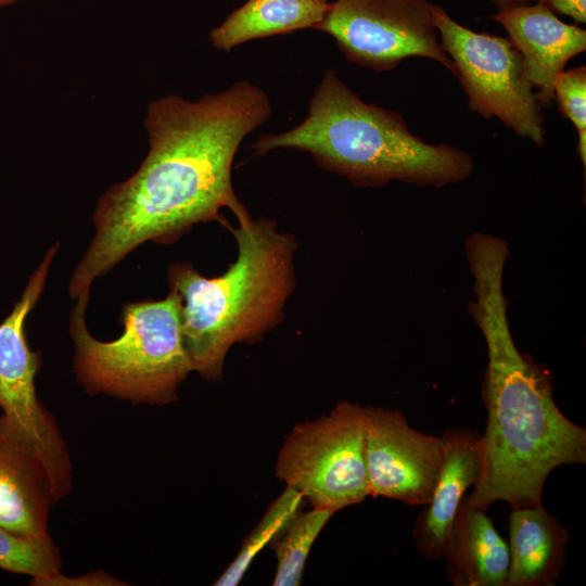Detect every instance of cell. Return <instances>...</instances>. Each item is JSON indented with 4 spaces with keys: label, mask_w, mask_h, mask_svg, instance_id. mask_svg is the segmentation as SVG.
I'll list each match as a JSON object with an SVG mask.
<instances>
[{
    "label": "cell",
    "mask_w": 586,
    "mask_h": 586,
    "mask_svg": "<svg viewBox=\"0 0 586 586\" xmlns=\"http://www.w3.org/2000/svg\"><path fill=\"white\" fill-rule=\"evenodd\" d=\"M271 113L266 91L246 80L196 101L168 95L151 102L144 119L148 155L98 203L95 235L68 285L76 304L86 307L92 282L140 244L173 242L199 222L225 224L220 209L239 201L234 156Z\"/></svg>",
    "instance_id": "cell-1"
},
{
    "label": "cell",
    "mask_w": 586,
    "mask_h": 586,
    "mask_svg": "<svg viewBox=\"0 0 586 586\" xmlns=\"http://www.w3.org/2000/svg\"><path fill=\"white\" fill-rule=\"evenodd\" d=\"M466 251L473 276L471 313L487 348L481 473L466 501L484 511L496 501L512 509L539 506L555 469L586 463V429L560 411L548 375L513 341L504 293L506 241L473 233Z\"/></svg>",
    "instance_id": "cell-2"
},
{
    "label": "cell",
    "mask_w": 586,
    "mask_h": 586,
    "mask_svg": "<svg viewBox=\"0 0 586 586\" xmlns=\"http://www.w3.org/2000/svg\"><path fill=\"white\" fill-rule=\"evenodd\" d=\"M251 149L254 155L277 149L307 152L320 168L362 188L393 180L443 187L473 170L468 152L423 141L398 112L366 102L331 67L316 87L305 119L290 130L259 137Z\"/></svg>",
    "instance_id": "cell-3"
},
{
    "label": "cell",
    "mask_w": 586,
    "mask_h": 586,
    "mask_svg": "<svg viewBox=\"0 0 586 586\" xmlns=\"http://www.w3.org/2000/svg\"><path fill=\"white\" fill-rule=\"evenodd\" d=\"M238 227L235 260L220 276L203 277L189 263L168 269V284L180 298L181 333L193 371L219 381L229 349L254 342L283 318L295 285L293 235L273 220L253 219L238 201L230 207Z\"/></svg>",
    "instance_id": "cell-4"
},
{
    "label": "cell",
    "mask_w": 586,
    "mask_h": 586,
    "mask_svg": "<svg viewBox=\"0 0 586 586\" xmlns=\"http://www.w3.org/2000/svg\"><path fill=\"white\" fill-rule=\"evenodd\" d=\"M180 298L170 290L158 301L123 305L124 330L116 340H97L87 329L86 309L74 306L69 333L74 372L89 394H106L135 404L164 405L193 371L180 322Z\"/></svg>",
    "instance_id": "cell-5"
},
{
    "label": "cell",
    "mask_w": 586,
    "mask_h": 586,
    "mask_svg": "<svg viewBox=\"0 0 586 586\" xmlns=\"http://www.w3.org/2000/svg\"><path fill=\"white\" fill-rule=\"evenodd\" d=\"M58 247L55 243L47 251L20 301L0 323V433L41 462L55 504L71 492L72 463L55 419L36 394L41 359L27 344L25 321L44 289Z\"/></svg>",
    "instance_id": "cell-6"
},
{
    "label": "cell",
    "mask_w": 586,
    "mask_h": 586,
    "mask_svg": "<svg viewBox=\"0 0 586 586\" xmlns=\"http://www.w3.org/2000/svg\"><path fill=\"white\" fill-rule=\"evenodd\" d=\"M364 448V407L342 400L328 415L296 424L284 437L276 476L313 507L337 512L370 496Z\"/></svg>",
    "instance_id": "cell-7"
},
{
    "label": "cell",
    "mask_w": 586,
    "mask_h": 586,
    "mask_svg": "<svg viewBox=\"0 0 586 586\" xmlns=\"http://www.w3.org/2000/svg\"><path fill=\"white\" fill-rule=\"evenodd\" d=\"M433 17L471 111L497 118L519 137L545 143L542 106L522 55L509 38L476 33L433 4Z\"/></svg>",
    "instance_id": "cell-8"
},
{
    "label": "cell",
    "mask_w": 586,
    "mask_h": 586,
    "mask_svg": "<svg viewBox=\"0 0 586 586\" xmlns=\"http://www.w3.org/2000/svg\"><path fill=\"white\" fill-rule=\"evenodd\" d=\"M318 30L330 35L345 59L361 67L387 72L418 56L455 75L429 0H336L330 2Z\"/></svg>",
    "instance_id": "cell-9"
},
{
    "label": "cell",
    "mask_w": 586,
    "mask_h": 586,
    "mask_svg": "<svg viewBox=\"0 0 586 586\" xmlns=\"http://www.w3.org/2000/svg\"><path fill=\"white\" fill-rule=\"evenodd\" d=\"M370 496L425 506L444 458V441L411 428L397 409L364 407Z\"/></svg>",
    "instance_id": "cell-10"
},
{
    "label": "cell",
    "mask_w": 586,
    "mask_h": 586,
    "mask_svg": "<svg viewBox=\"0 0 586 586\" xmlns=\"http://www.w3.org/2000/svg\"><path fill=\"white\" fill-rule=\"evenodd\" d=\"M493 20L507 30L522 55L540 106H550L556 78L570 60L586 50V30L564 23L536 2L499 10Z\"/></svg>",
    "instance_id": "cell-11"
},
{
    "label": "cell",
    "mask_w": 586,
    "mask_h": 586,
    "mask_svg": "<svg viewBox=\"0 0 586 586\" xmlns=\"http://www.w3.org/2000/svg\"><path fill=\"white\" fill-rule=\"evenodd\" d=\"M441 436L444 441L442 467L431 499L412 528L418 551L432 560L444 557L466 492L475 485L481 473V434L468 429H450Z\"/></svg>",
    "instance_id": "cell-12"
},
{
    "label": "cell",
    "mask_w": 586,
    "mask_h": 586,
    "mask_svg": "<svg viewBox=\"0 0 586 586\" xmlns=\"http://www.w3.org/2000/svg\"><path fill=\"white\" fill-rule=\"evenodd\" d=\"M51 483L41 462L0 433V526L26 539L49 538Z\"/></svg>",
    "instance_id": "cell-13"
},
{
    "label": "cell",
    "mask_w": 586,
    "mask_h": 586,
    "mask_svg": "<svg viewBox=\"0 0 586 586\" xmlns=\"http://www.w3.org/2000/svg\"><path fill=\"white\" fill-rule=\"evenodd\" d=\"M569 533L543 505L512 509L506 586H553L565 563Z\"/></svg>",
    "instance_id": "cell-14"
},
{
    "label": "cell",
    "mask_w": 586,
    "mask_h": 586,
    "mask_svg": "<svg viewBox=\"0 0 586 586\" xmlns=\"http://www.w3.org/2000/svg\"><path fill=\"white\" fill-rule=\"evenodd\" d=\"M449 582L455 586H506L509 547L484 510L463 498L444 555Z\"/></svg>",
    "instance_id": "cell-15"
},
{
    "label": "cell",
    "mask_w": 586,
    "mask_h": 586,
    "mask_svg": "<svg viewBox=\"0 0 586 586\" xmlns=\"http://www.w3.org/2000/svg\"><path fill=\"white\" fill-rule=\"evenodd\" d=\"M329 7V0H246L209 31V40L230 52L254 39L318 29Z\"/></svg>",
    "instance_id": "cell-16"
},
{
    "label": "cell",
    "mask_w": 586,
    "mask_h": 586,
    "mask_svg": "<svg viewBox=\"0 0 586 586\" xmlns=\"http://www.w3.org/2000/svg\"><path fill=\"white\" fill-rule=\"evenodd\" d=\"M335 512L321 507L298 512L272 546L277 556L273 586H297L302 582L309 551L328 521Z\"/></svg>",
    "instance_id": "cell-17"
},
{
    "label": "cell",
    "mask_w": 586,
    "mask_h": 586,
    "mask_svg": "<svg viewBox=\"0 0 586 586\" xmlns=\"http://www.w3.org/2000/svg\"><path fill=\"white\" fill-rule=\"evenodd\" d=\"M303 494L291 487L286 488L273 500L266 512L247 535L234 560L215 582L216 586H234L240 583L256 556L284 531L293 518L300 512Z\"/></svg>",
    "instance_id": "cell-18"
},
{
    "label": "cell",
    "mask_w": 586,
    "mask_h": 586,
    "mask_svg": "<svg viewBox=\"0 0 586 586\" xmlns=\"http://www.w3.org/2000/svg\"><path fill=\"white\" fill-rule=\"evenodd\" d=\"M61 557L51 537L26 539L0 526V569L26 574L37 584L60 572Z\"/></svg>",
    "instance_id": "cell-19"
},
{
    "label": "cell",
    "mask_w": 586,
    "mask_h": 586,
    "mask_svg": "<svg viewBox=\"0 0 586 586\" xmlns=\"http://www.w3.org/2000/svg\"><path fill=\"white\" fill-rule=\"evenodd\" d=\"M553 100L559 111L578 132L577 151L586 164V67L578 66L561 72L555 80Z\"/></svg>",
    "instance_id": "cell-20"
},
{
    "label": "cell",
    "mask_w": 586,
    "mask_h": 586,
    "mask_svg": "<svg viewBox=\"0 0 586 586\" xmlns=\"http://www.w3.org/2000/svg\"><path fill=\"white\" fill-rule=\"evenodd\" d=\"M544 4L552 12L573 18L577 23H586V0H528Z\"/></svg>",
    "instance_id": "cell-21"
},
{
    "label": "cell",
    "mask_w": 586,
    "mask_h": 586,
    "mask_svg": "<svg viewBox=\"0 0 586 586\" xmlns=\"http://www.w3.org/2000/svg\"><path fill=\"white\" fill-rule=\"evenodd\" d=\"M491 2L494 4L495 8H497L498 11L511 7L530 3L528 0H491Z\"/></svg>",
    "instance_id": "cell-22"
},
{
    "label": "cell",
    "mask_w": 586,
    "mask_h": 586,
    "mask_svg": "<svg viewBox=\"0 0 586 586\" xmlns=\"http://www.w3.org/2000/svg\"><path fill=\"white\" fill-rule=\"evenodd\" d=\"M16 0H0V7L8 5L10 3L15 2Z\"/></svg>",
    "instance_id": "cell-23"
}]
</instances>
